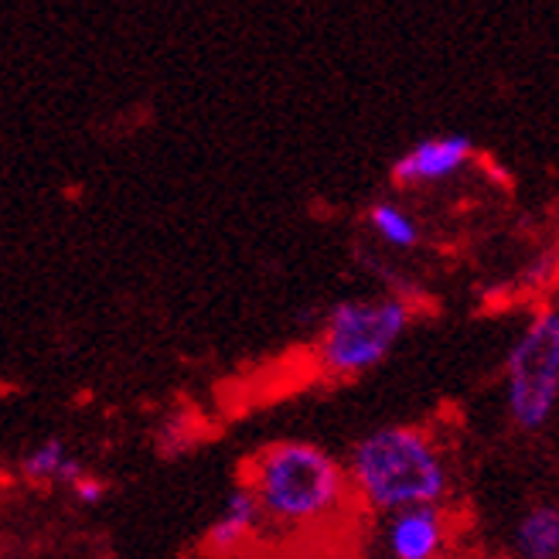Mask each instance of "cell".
Here are the masks:
<instances>
[{"label": "cell", "instance_id": "6da1fadb", "mask_svg": "<svg viewBox=\"0 0 559 559\" xmlns=\"http://www.w3.org/2000/svg\"><path fill=\"white\" fill-rule=\"evenodd\" d=\"M345 467L352 495L382 515L443 506L451 491V464L437 437L416 424H389L355 440Z\"/></svg>", "mask_w": 559, "mask_h": 559}, {"label": "cell", "instance_id": "7a4b0ae2", "mask_svg": "<svg viewBox=\"0 0 559 559\" xmlns=\"http://www.w3.org/2000/svg\"><path fill=\"white\" fill-rule=\"evenodd\" d=\"M249 491L263 519L280 525H314L338 515L348 498V467L321 443L276 440L249 461Z\"/></svg>", "mask_w": 559, "mask_h": 559}, {"label": "cell", "instance_id": "3957f363", "mask_svg": "<svg viewBox=\"0 0 559 559\" xmlns=\"http://www.w3.org/2000/svg\"><path fill=\"white\" fill-rule=\"evenodd\" d=\"M413 324L406 294L348 297L331 304L318 328V366L331 379H358L393 355Z\"/></svg>", "mask_w": 559, "mask_h": 559}, {"label": "cell", "instance_id": "277c9868", "mask_svg": "<svg viewBox=\"0 0 559 559\" xmlns=\"http://www.w3.org/2000/svg\"><path fill=\"white\" fill-rule=\"evenodd\" d=\"M506 400L512 424L543 430L559 406V307L543 304L519 331L506 358Z\"/></svg>", "mask_w": 559, "mask_h": 559}, {"label": "cell", "instance_id": "5b68a950", "mask_svg": "<svg viewBox=\"0 0 559 559\" xmlns=\"http://www.w3.org/2000/svg\"><path fill=\"white\" fill-rule=\"evenodd\" d=\"M474 154H478V147H474V140L467 133L424 136L393 160L389 178H393L396 188L440 185V181H451L454 175H461L464 167L474 160Z\"/></svg>", "mask_w": 559, "mask_h": 559}, {"label": "cell", "instance_id": "8992f818", "mask_svg": "<svg viewBox=\"0 0 559 559\" xmlns=\"http://www.w3.org/2000/svg\"><path fill=\"white\" fill-rule=\"evenodd\" d=\"M451 539V519L443 506H416L385 515L382 543L389 559H440Z\"/></svg>", "mask_w": 559, "mask_h": 559}, {"label": "cell", "instance_id": "52a82bcc", "mask_svg": "<svg viewBox=\"0 0 559 559\" xmlns=\"http://www.w3.org/2000/svg\"><path fill=\"white\" fill-rule=\"evenodd\" d=\"M263 522V512L257 506V495L249 491V485H236L226 498H222V509L205 528V549L212 556H229L242 549Z\"/></svg>", "mask_w": 559, "mask_h": 559}, {"label": "cell", "instance_id": "ba28073f", "mask_svg": "<svg viewBox=\"0 0 559 559\" xmlns=\"http://www.w3.org/2000/svg\"><path fill=\"white\" fill-rule=\"evenodd\" d=\"M515 559H559V506L543 501L522 512L512 528Z\"/></svg>", "mask_w": 559, "mask_h": 559}, {"label": "cell", "instance_id": "9c48e42d", "mask_svg": "<svg viewBox=\"0 0 559 559\" xmlns=\"http://www.w3.org/2000/svg\"><path fill=\"white\" fill-rule=\"evenodd\" d=\"M369 229L393 249H416L419 246V222L396 202H376L366 215Z\"/></svg>", "mask_w": 559, "mask_h": 559}, {"label": "cell", "instance_id": "30bf717a", "mask_svg": "<svg viewBox=\"0 0 559 559\" xmlns=\"http://www.w3.org/2000/svg\"><path fill=\"white\" fill-rule=\"evenodd\" d=\"M69 457H72V451L62 437H45L21 457V474L35 485H59Z\"/></svg>", "mask_w": 559, "mask_h": 559}, {"label": "cell", "instance_id": "8fae6325", "mask_svg": "<svg viewBox=\"0 0 559 559\" xmlns=\"http://www.w3.org/2000/svg\"><path fill=\"white\" fill-rule=\"evenodd\" d=\"M191 443H194V437L188 430V419H178V416L164 419L160 430H157V451H160V457H178V454L188 451Z\"/></svg>", "mask_w": 559, "mask_h": 559}, {"label": "cell", "instance_id": "7c38bea8", "mask_svg": "<svg viewBox=\"0 0 559 559\" xmlns=\"http://www.w3.org/2000/svg\"><path fill=\"white\" fill-rule=\"evenodd\" d=\"M72 495H75V501L79 506H86V509H96V506H103L106 501V495H109V485L103 481V478H96V474H82V478L72 485Z\"/></svg>", "mask_w": 559, "mask_h": 559}]
</instances>
